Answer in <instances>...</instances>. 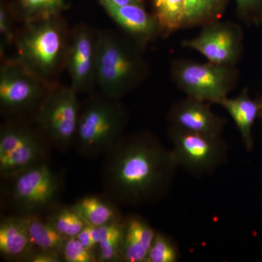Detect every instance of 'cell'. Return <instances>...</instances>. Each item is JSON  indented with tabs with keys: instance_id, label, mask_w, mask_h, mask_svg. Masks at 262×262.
I'll return each mask as SVG.
<instances>
[{
	"instance_id": "28",
	"label": "cell",
	"mask_w": 262,
	"mask_h": 262,
	"mask_svg": "<svg viewBox=\"0 0 262 262\" xmlns=\"http://www.w3.org/2000/svg\"><path fill=\"white\" fill-rule=\"evenodd\" d=\"M77 237L86 248L97 253L100 241L99 227L87 225L82 229Z\"/></svg>"
},
{
	"instance_id": "9",
	"label": "cell",
	"mask_w": 262,
	"mask_h": 262,
	"mask_svg": "<svg viewBox=\"0 0 262 262\" xmlns=\"http://www.w3.org/2000/svg\"><path fill=\"white\" fill-rule=\"evenodd\" d=\"M70 85L53 84L38 106L34 118L53 149L67 151L74 145L81 102Z\"/></svg>"
},
{
	"instance_id": "6",
	"label": "cell",
	"mask_w": 262,
	"mask_h": 262,
	"mask_svg": "<svg viewBox=\"0 0 262 262\" xmlns=\"http://www.w3.org/2000/svg\"><path fill=\"white\" fill-rule=\"evenodd\" d=\"M51 143L34 117L5 119L0 127V177L7 180L50 161Z\"/></svg>"
},
{
	"instance_id": "5",
	"label": "cell",
	"mask_w": 262,
	"mask_h": 262,
	"mask_svg": "<svg viewBox=\"0 0 262 262\" xmlns=\"http://www.w3.org/2000/svg\"><path fill=\"white\" fill-rule=\"evenodd\" d=\"M63 185L61 174L46 162L3 181L2 201L11 214L45 215L58 206Z\"/></svg>"
},
{
	"instance_id": "21",
	"label": "cell",
	"mask_w": 262,
	"mask_h": 262,
	"mask_svg": "<svg viewBox=\"0 0 262 262\" xmlns=\"http://www.w3.org/2000/svg\"><path fill=\"white\" fill-rule=\"evenodd\" d=\"M29 235L35 248L61 253L67 237L60 234L46 215L27 217Z\"/></svg>"
},
{
	"instance_id": "19",
	"label": "cell",
	"mask_w": 262,
	"mask_h": 262,
	"mask_svg": "<svg viewBox=\"0 0 262 262\" xmlns=\"http://www.w3.org/2000/svg\"><path fill=\"white\" fill-rule=\"evenodd\" d=\"M72 207L87 225L101 227L124 218L120 206L104 193L87 194L79 198Z\"/></svg>"
},
{
	"instance_id": "31",
	"label": "cell",
	"mask_w": 262,
	"mask_h": 262,
	"mask_svg": "<svg viewBox=\"0 0 262 262\" xmlns=\"http://www.w3.org/2000/svg\"><path fill=\"white\" fill-rule=\"evenodd\" d=\"M257 101L258 103V119L262 120V94Z\"/></svg>"
},
{
	"instance_id": "25",
	"label": "cell",
	"mask_w": 262,
	"mask_h": 262,
	"mask_svg": "<svg viewBox=\"0 0 262 262\" xmlns=\"http://www.w3.org/2000/svg\"><path fill=\"white\" fill-rule=\"evenodd\" d=\"M18 21L10 2L0 0V57H7L8 48L13 46L18 29L15 22Z\"/></svg>"
},
{
	"instance_id": "13",
	"label": "cell",
	"mask_w": 262,
	"mask_h": 262,
	"mask_svg": "<svg viewBox=\"0 0 262 262\" xmlns=\"http://www.w3.org/2000/svg\"><path fill=\"white\" fill-rule=\"evenodd\" d=\"M229 0H152L153 10L165 34L219 20Z\"/></svg>"
},
{
	"instance_id": "16",
	"label": "cell",
	"mask_w": 262,
	"mask_h": 262,
	"mask_svg": "<svg viewBox=\"0 0 262 262\" xmlns=\"http://www.w3.org/2000/svg\"><path fill=\"white\" fill-rule=\"evenodd\" d=\"M34 246L27 216L3 215L0 221V255L9 261L24 262Z\"/></svg>"
},
{
	"instance_id": "30",
	"label": "cell",
	"mask_w": 262,
	"mask_h": 262,
	"mask_svg": "<svg viewBox=\"0 0 262 262\" xmlns=\"http://www.w3.org/2000/svg\"><path fill=\"white\" fill-rule=\"evenodd\" d=\"M117 5H144V0H110Z\"/></svg>"
},
{
	"instance_id": "4",
	"label": "cell",
	"mask_w": 262,
	"mask_h": 262,
	"mask_svg": "<svg viewBox=\"0 0 262 262\" xmlns=\"http://www.w3.org/2000/svg\"><path fill=\"white\" fill-rule=\"evenodd\" d=\"M81 103L74 145L85 158L104 155L125 135L127 108L120 99L94 92Z\"/></svg>"
},
{
	"instance_id": "2",
	"label": "cell",
	"mask_w": 262,
	"mask_h": 262,
	"mask_svg": "<svg viewBox=\"0 0 262 262\" xmlns=\"http://www.w3.org/2000/svg\"><path fill=\"white\" fill-rule=\"evenodd\" d=\"M70 32L62 15L23 24L12 57L43 80L56 83L66 70Z\"/></svg>"
},
{
	"instance_id": "12",
	"label": "cell",
	"mask_w": 262,
	"mask_h": 262,
	"mask_svg": "<svg viewBox=\"0 0 262 262\" xmlns=\"http://www.w3.org/2000/svg\"><path fill=\"white\" fill-rule=\"evenodd\" d=\"M243 38L237 24L219 19L203 26L196 37L183 41L182 46L198 52L211 63L236 67L242 56Z\"/></svg>"
},
{
	"instance_id": "8",
	"label": "cell",
	"mask_w": 262,
	"mask_h": 262,
	"mask_svg": "<svg viewBox=\"0 0 262 262\" xmlns=\"http://www.w3.org/2000/svg\"><path fill=\"white\" fill-rule=\"evenodd\" d=\"M174 83L187 97L208 103L220 104L238 80L236 67L175 60L170 66Z\"/></svg>"
},
{
	"instance_id": "24",
	"label": "cell",
	"mask_w": 262,
	"mask_h": 262,
	"mask_svg": "<svg viewBox=\"0 0 262 262\" xmlns=\"http://www.w3.org/2000/svg\"><path fill=\"white\" fill-rule=\"evenodd\" d=\"M180 257L177 243L170 236L157 230L146 262H178Z\"/></svg>"
},
{
	"instance_id": "14",
	"label": "cell",
	"mask_w": 262,
	"mask_h": 262,
	"mask_svg": "<svg viewBox=\"0 0 262 262\" xmlns=\"http://www.w3.org/2000/svg\"><path fill=\"white\" fill-rule=\"evenodd\" d=\"M97 1L127 37L143 48L165 34L154 13H149L144 5H117L110 0Z\"/></svg>"
},
{
	"instance_id": "18",
	"label": "cell",
	"mask_w": 262,
	"mask_h": 262,
	"mask_svg": "<svg viewBox=\"0 0 262 262\" xmlns=\"http://www.w3.org/2000/svg\"><path fill=\"white\" fill-rule=\"evenodd\" d=\"M220 105L229 114L238 129L245 149L249 152L252 151L254 149L253 127L258 118L257 100L253 99L248 89H244L236 97L225 98Z\"/></svg>"
},
{
	"instance_id": "29",
	"label": "cell",
	"mask_w": 262,
	"mask_h": 262,
	"mask_svg": "<svg viewBox=\"0 0 262 262\" xmlns=\"http://www.w3.org/2000/svg\"><path fill=\"white\" fill-rule=\"evenodd\" d=\"M24 262H64L61 253L34 248Z\"/></svg>"
},
{
	"instance_id": "20",
	"label": "cell",
	"mask_w": 262,
	"mask_h": 262,
	"mask_svg": "<svg viewBox=\"0 0 262 262\" xmlns=\"http://www.w3.org/2000/svg\"><path fill=\"white\" fill-rule=\"evenodd\" d=\"M17 20L27 24L62 15L68 8L65 0H10Z\"/></svg>"
},
{
	"instance_id": "22",
	"label": "cell",
	"mask_w": 262,
	"mask_h": 262,
	"mask_svg": "<svg viewBox=\"0 0 262 262\" xmlns=\"http://www.w3.org/2000/svg\"><path fill=\"white\" fill-rule=\"evenodd\" d=\"M123 220L99 227L100 241L97 257L98 262L122 261V232Z\"/></svg>"
},
{
	"instance_id": "27",
	"label": "cell",
	"mask_w": 262,
	"mask_h": 262,
	"mask_svg": "<svg viewBox=\"0 0 262 262\" xmlns=\"http://www.w3.org/2000/svg\"><path fill=\"white\" fill-rule=\"evenodd\" d=\"M237 14L248 24H258L262 20V0H234Z\"/></svg>"
},
{
	"instance_id": "10",
	"label": "cell",
	"mask_w": 262,
	"mask_h": 262,
	"mask_svg": "<svg viewBox=\"0 0 262 262\" xmlns=\"http://www.w3.org/2000/svg\"><path fill=\"white\" fill-rule=\"evenodd\" d=\"M168 135L179 168L194 177L211 175L228 160V145L222 136L193 134L170 125Z\"/></svg>"
},
{
	"instance_id": "26",
	"label": "cell",
	"mask_w": 262,
	"mask_h": 262,
	"mask_svg": "<svg viewBox=\"0 0 262 262\" xmlns=\"http://www.w3.org/2000/svg\"><path fill=\"white\" fill-rule=\"evenodd\" d=\"M61 255L64 262H98L97 253L86 248L77 237L66 239Z\"/></svg>"
},
{
	"instance_id": "15",
	"label": "cell",
	"mask_w": 262,
	"mask_h": 262,
	"mask_svg": "<svg viewBox=\"0 0 262 262\" xmlns=\"http://www.w3.org/2000/svg\"><path fill=\"white\" fill-rule=\"evenodd\" d=\"M167 119L170 126L212 136H222L227 122L225 117L212 111L208 103L187 96L172 105Z\"/></svg>"
},
{
	"instance_id": "11",
	"label": "cell",
	"mask_w": 262,
	"mask_h": 262,
	"mask_svg": "<svg viewBox=\"0 0 262 262\" xmlns=\"http://www.w3.org/2000/svg\"><path fill=\"white\" fill-rule=\"evenodd\" d=\"M98 30L80 24L71 29L66 58L72 89L78 94L96 92Z\"/></svg>"
},
{
	"instance_id": "1",
	"label": "cell",
	"mask_w": 262,
	"mask_h": 262,
	"mask_svg": "<svg viewBox=\"0 0 262 262\" xmlns=\"http://www.w3.org/2000/svg\"><path fill=\"white\" fill-rule=\"evenodd\" d=\"M178 168L171 149L154 134H125L104 155L103 193L120 206L155 203L171 190Z\"/></svg>"
},
{
	"instance_id": "23",
	"label": "cell",
	"mask_w": 262,
	"mask_h": 262,
	"mask_svg": "<svg viewBox=\"0 0 262 262\" xmlns=\"http://www.w3.org/2000/svg\"><path fill=\"white\" fill-rule=\"evenodd\" d=\"M45 215L56 230L67 238L77 237L87 225L72 206L58 204Z\"/></svg>"
},
{
	"instance_id": "7",
	"label": "cell",
	"mask_w": 262,
	"mask_h": 262,
	"mask_svg": "<svg viewBox=\"0 0 262 262\" xmlns=\"http://www.w3.org/2000/svg\"><path fill=\"white\" fill-rule=\"evenodd\" d=\"M54 84L33 73L13 57L2 58L1 115L5 119L34 117L41 101Z\"/></svg>"
},
{
	"instance_id": "3",
	"label": "cell",
	"mask_w": 262,
	"mask_h": 262,
	"mask_svg": "<svg viewBox=\"0 0 262 262\" xmlns=\"http://www.w3.org/2000/svg\"><path fill=\"white\" fill-rule=\"evenodd\" d=\"M143 51L127 36L98 30L96 85L100 92L120 99L144 83L149 67Z\"/></svg>"
},
{
	"instance_id": "17",
	"label": "cell",
	"mask_w": 262,
	"mask_h": 262,
	"mask_svg": "<svg viewBox=\"0 0 262 262\" xmlns=\"http://www.w3.org/2000/svg\"><path fill=\"white\" fill-rule=\"evenodd\" d=\"M156 232L141 215L130 213L124 216L122 261L146 262Z\"/></svg>"
}]
</instances>
